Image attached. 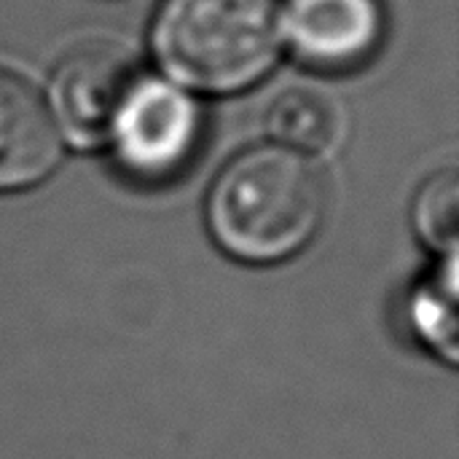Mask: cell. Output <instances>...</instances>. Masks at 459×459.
<instances>
[{"label": "cell", "mask_w": 459, "mask_h": 459, "mask_svg": "<svg viewBox=\"0 0 459 459\" xmlns=\"http://www.w3.org/2000/svg\"><path fill=\"white\" fill-rule=\"evenodd\" d=\"M325 183L285 145H258L231 159L207 194V229L218 247L253 266L299 255L325 218Z\"/></svg>", "instance_id": "6da1fadb"}, {"label": "cell", "mask_w": 459, "mask_h": 459, "mask_svg": "<svg viewBox=\"0 0 459 459\" xmlns=\"http://www.w3.org/2000/svg\"><path fill=\"white\" fill-rule=\"evenodd\" d=\"M280 0H161L151 48L164 75L202 94L255 86L282 51Z\"/></svg>", "instance_id": "7a4b0ae2"}, {"label": "cell", "mask_w": 459, "mask_h": 459, "mask_svg": "<svg viewBox=\"0 0 459 459\" xmlns=\"http://www.w3.org/2000/svg\"><path fill=\"white\" fill-rule=\"evenodd\" d=\"M204 137V113L196 97L172 83L140 73L124 97L105 145L118 167L137 183H169L196 159Z\"/></svg>", "instance_id": "3957f363"}, {"label": "cell", "mask_w": 459, "mask_h": 459, "mask_svg": "<svg viewBox=\"0 0 459 459\" xmlns=\"http://www.w3.org/2000/svg\"><path fill=\"white\" fill-rule=\"evenodd\" d=\"M143 70L113 43H86L70 51L51 78V116L78 148L105 145L113 118Z\"/></svg>", "instance_id": "277c9868"}, {"label": "cell", "mask_w": 459, "mask_h": 459, "mask_svg": "<svg viewBox=\"0 0 459 459\" xmlns=\"http://www.w3.org/2000/svg\"><path fill=\"white\" fill-rule=\"evenodd\" d=\"M385 32L382 0H288L282 8V40L301 65L323 73L363 67Z\"/></svg>", "instance_id": "5b68a950"}, {"label": "cell", "mask_w": 459, "mask_h": 459, "mask_svg": "<svg viewBox=\"0 0 459 459\" xmlns=\"http://www.w3.org/2000/svg\"><path fill=\"white\" fill-rule=\"evenodd\" d=\"M62 159V132L48 102L0 70V194L43 183Z\"/></svg>", "instance_id": "8992f818"}, {"label": "cell", "mask_w": 459, "mask_h": 459, "mask_svg": "<svg viewBox=\"0 0 459 459\" xmlns=\"http://www.w3.org/2000/svg\"><path fill=\"white\" fill-rule=\"evenodd\" d=\"M406 320L417 342L433 355L446 363L457 360V253H446L433 277L409 293Z\"/></svg>", "instance_id": "52a82bcc"}, {"label": "cell", "mask_w": 459, "mask_h": 459, "mask_svg": "<svg viewBox=\"0 0 459 459\" xmlns=\"http://www.w3.org/2000/svg\"><path fill=\"white\" fill-rule=\"evenodd\" d=\"M266 126L277 145L307 156L331 148L339 134V116L328 97L309 89H290L269 108Z\"/></svg>", "instance_id": "ba28073f"}, {"label": "cell", "mask_w": 459, "mask_h": 459, "mask_svg": "<svg viewBox=\"0 0 459 459\" xmlns=\"http://www.w3.org/2000/svg\"><path fill=\"white\" fill-rule=\"evenodd\" d=\"M459 186L457 172H436L414 202V226L420 237L441 255L457 253Z\"/></svg>", "instance_id": "9c48e42d"}]
</instances>
